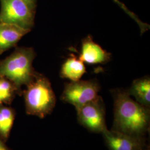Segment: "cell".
<instances>
[{"label": "cell", "instance_id": "cell-1", "mask_svg": "<svg viewBox=\"0 0 150 150\" xmlns=\"http://www.w3.org/2000/svg\"><path fill=\"white\" fill-rule=\"evenodd\" d=\"M112 95L114 119L111 129L144 137L150 128V108L134 100L127 90H113Z\"/></svg>", "mask_w": 150, "mask_h": 150}, {"label": "cell", "instance_id": "cell-2", "mask_svg": "<svg viewBox=\"0 0 150 150\" xmlns=\"http://www.w3.org/2000/svg\"><path fill=\"white\" fill-rule=\"evenodd\" d=\"M36 56L33 48L16 46L13 52L0 61V77L11 81L20 96L22 95V86L27 85L38 74L33 67Z\"/></svg>", "mask_w": 150, "mask_h": 150}, {"label": "cell", "instance_id": "cell-3", "mask_svg": "<svg viewBox=\"0 0 150 150\" xmlns=\"http://www.w3.org/2000/svg\"><path fill=\"white\" fill-rule=\"evenodd\" d=\"M22 95L28 115L44 118L52 113L56 105V98L50 81L38 72L22 90Z\"/></svg>", "mask_w": 150, "mask_h": 150}, {"label": "cell", "instance_id": "cell-4", "mask_svg": "<svg viewBox=\"0 0 150 150\" xmlns=\"http://www.w3.org/2000/svg\"><path fill=\"white\" fill-rule=\"evenodd\" d=\"M0 22L16 25L31 31L36 12L22 0H0Z\"/></svg>", "mask_w": 150, "mask_h": 150}, {"label": "cell", "instance_id": "cell-5", "mask_svg": "<svg viewBox=\"0 0 150 150\" xmlns=\"http://www.w3.org/2000/svg\"><path fill=\"white\" fill-rule=\"evenodd\" d=\"M100 90V86L95 80L71 81L64 84L61 100L77 109L95 100Z\"/></svg>", "mask_w": 150, "mask_h": 150}, {"label": "cell", "instance_id": "cell-6", "mask_svg": "<svg viewBox=\"0 0 150 150\" xmlns=\"http://www.w3.org/2000/svg\"><path fill=\"white\" fill-rule=\"evenodd\" d=\"M78 122L88 131L102 134L107 129L106 125V109L103 100L100 96L76 109Z\"/></svg>", "mask_w": 150, "mask_h": 150}, {"label": "cell", "instance_id": "cell-7", "mask_svg": "<svg viewBox=\"0 0 150 150\" xmlns=\"http://www.w3.org/2000/svg\"><path fill=\"white\" fill-rule=\"evenodd\" d=\"M109 150H147L145 137L125 134L105 129L102 133Z\"/></svg>", "mask_w": 150, "mask_h": 150}, {"label": "cell", "instance_id": "cell-8", "mask_svg": "<svg viewBox=\"0 0 150 150\" xmlns=\"http://www.w3.org/2000/svg\"><path fill=\"white\" fill-rule=\"evenodd\" d=\"M111 58V54L93 41L91 35L82 41L81 51L79 59L83 63L95 64L106 63Z\"/></svg>", "mask_w": 150, "mask_h": 150}, {"label": "cell", "instance_id": "cell-9", "mask_svg": "<svg viewBox=\"0 0 150 150\" xmlns=\"http://www.w3.org/2000/svg\"><path fill=\"white\" fill-rule=\"evenodd\" d=\"M30 31L16 25L0 22V54L16 47L22 38Z\"/></svg>", "mask_w": 150, "mask_h": 150}, {"label": "cell", "instance_id": "cell-10", "mask_svg": "<svg viewBox=\"0 0 150 150\" xmlns=\"http://www.w3.org/2000/svg\"><path fill=\"white\" fill-rule=\"evenodd\" d=\"M130 96L145 107H150V78L147 76L134 81L127 90Z\"/></svg>", "mask_w": 150, "mask_h": 150}, {"label": "cell", "instance_id": "cell-11", "mask_svg": "<svg viewBox=\"0 0 150 150\" xmlns=\"http://www.w3.org/2000/svg\"><path fill=\"white\" fill-rule=\"evenodd\" d=\"M86 72L84 63L75 55L72 54L62 65L60 71V76L71 81L80 80Z\"/></svg>", "mask_w": 150, "mask_h": 150}, {"label": "cell", "instance_id": "cell-12", "mask_svg": "<svg viewBox=\"0 0 150 150\" xmlns=\"http://www.w3.org/2000/svg\"><path fill=\"white\" fill-rule=\"evenodd\" d=\"M16 117L12 107L0 104V137L6 142L10 137Z\"/></svg>", "mask_w": 150, "mask_h": 150}, {"label": "cell", "instance_id": "cell-13", "mask_svg": "<svg viewBox=\"0 0 150 150\" xmlns=\"http://www.w3.org/2000/svg\"><path fill=\"white\" fill-rule=\"evenodd\" d=\"M18 95L15 86L11 81L0 77V104L10 105Z\"/></svg>", "mask_w": 150, "mask_h": 150}, {"label": "cell", "instance_id": "cell-14", "mask_svg": "<svg viewBox=\"0 0 150 150\" xmlns=\"http://www.w3.org/2000/svg\"><path fill=\"white\" fill-rule=\"evenodd\" d=\"M113 1L116 4H117L121 8H122L123 11H125L129 16H130L134 20V21L137 23V25L139 26L141 34L144 33V32H146V31H147L149 29L150 26L149 25H147V23H145L144 22L141 21L139 18V17L136 16L134 13L132 12L129 11V9L127 8V7L123 3H122L119 0H113Z\"/></svg>", "mask_w": 150, "mask_h": 150}, {"label": "cell", "instance_id": "cell-15", "mask_svg": "<svg viewBox=\"0 0 150 150\" xmlns=\"http://www.w3.org/2000/svg\"><path fill=\"white\" fill-rule=\"evenodd\" d=\"M24 1L32 11L36 12L38 0H22Z\"/></svg>", "mask_w": 150, "mask_h": 150}, {"label": "cell", "instance_id": "cell-16", "mask_svg": "<svg viewBox=\"0 0 150 150\" xmlns=\"http://www.w3.org/2000/svg\"><path fill=\"white\" fill-rule=\"evenodd\" d=\"M0 150H11L6 144V142H5L1 137H0Z\"/></svg>", "mask_w": 150, "mask_h": 150}]
</instances>
